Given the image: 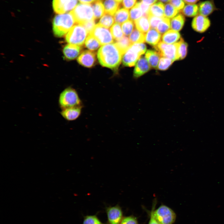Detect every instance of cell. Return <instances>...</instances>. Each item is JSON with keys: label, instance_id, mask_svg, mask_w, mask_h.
Returning a JSON list of instances; mask_svg holds the SVG:
<instances>
[{"label": "cell", "instance_id": "cell-31", "mask_svg": "<svg viewBox=\"0 0 224 224\" xmlns=\"http://www.w3.org/2000/svg\"><path fill=\"white\" fill-rule=\"evenodd\" d=\"M115 43L123 55L133 44L129 38L127 36H124L119 40H117Z\"/></svg>", "mask_w": 224, "mask_h": 224}, {"label": "cell", "instance_id": "cell-26", "mask_svg": "<svg viewBox=\"0 0 224 224\" xmlns=\"http://www.w3.org/2000/svg\"><path fill=\"white\" fill-rule=\"evenodd\" d=\"M95 20L100 18L104 13L105 8L102 0H98L91 5Z\"/></svg>", "mask_w": 224, "mask_h": 224}, {"label": "cell", "instance_id": "cell-13", "mask_svg": "<svg viewBox=\"0 0 224 224\" xmlns=\"http://www.w3.org/2000/svg\"><path fill=\"white\" fill-rule=\"evenodd\" d=\"M77 61L79 64L84 67L91 68L96 63V54L91 51H84L78 56Z\"/></svg>", "mask_w": 224, "mask_h": 224}, {"label": "cell", "instance_id": "cell-32", "mask_svg": "<svg viewBox=\"0 0 224 224\" xmlns=\"http://www.w3.org/2000/svg\"><path fill=\"white\" fill-rule=\"evenodd\" d=\"M170 27V19L164 16L158 25L156 29L161 34H162L168 31Z\"/></svg>", "mask_w": 224, "mask_h": 224}, {"label": "cell", "instance_id": "cell-48", "mask_svg": "<svg viewBox=\"0 0 224 224\" xmlns=\"http://www.w3.org/2000/svg\"><path fill=\"white\" fill-rule=\"evenodd\" d=\"M79 1L82 3L90 4L98 0H78Z\"/></svg>", "mask_w": 224, "mask_h": 224}, {"label": "cell", "instance_id": "cell-2", "mask_svg": "<svg viewBox=\"0 0 224 224\" xmlns=\"http://www.w3.org/2000/svg\"><path fill=\"white\" fill-rule=\"evenodd\" d=\"M75 23L74 19L70 12L56 15L52 22L54 34L57 37L63 36L69 31Z\"/></svg>", "mask_w": 224, "mask_h": 224}, {"label": "cell", "instance_id": "cell-24", "mask_svg": "<svg viewBox=\"0 0 224 224\" xmlns=\"http://www.w3.org/2000/svg\"><path fill=\"white\" fill-rule=\"evenodd\" d=\"M164 4L162 2H158L155 3L150 6L148 15L159 17H164Z\"/></svg>", "mask_w": 224, "mask_h": 224}, {"label": "cell", "instance_id": "cell-15", "mask_svg": "<svg viewBox=\"0 0 224 224\" xmlns=\"http://www.w3.org/2000/svg\"><path fill=\"white\" fill-rule=\"evenodd\" d=\"M82 107L83 106H76L63 109L60 112V114L67 120H75L81 115Z\"/></svg>", "mask_w": 224, "mask_h": 224}, {"label": "cell", "instance_id": "cell-21", "mask_svg": "<svg viewBox=\"0 0 224 224\" xmlns=\"http://www.w3.org/2000/svg\"><path fill=\"white\" fill-rule=\"evenodd\" d=\"M105 13L113 15L119 9L121 5L115 0H105L103 3Z\"/></svg>", "mask_w": 224, "mask_h": 224}, {"label": "cell", "instance_id": "cell-18", "mask_svg": "<svg viewBox=\"0 0 224 224\" xmlns=\"http://www.w3.org/2000/svg\"><path fill=\"white\" fill-rule=\"evenodd\" d=\"M161 37V34L157 30L152 28L145 34V41L154 47L160 42Z\"/></svg>", "mask_w": 224, "mask_h": 224}, {"label": "cell", "instance_id": "cell-5", "mask_svg": "<svg viewBox=\"0 0 224 224\" xmlns=\"http://www.w3.org/2000/svg\"><path fill=\"white\" fill-rule=\"evenodd\" d=\"M70 13L77 24L82 25L86 22L95 20L92 6L90 4L79 3Z\"/></svg>", "mask_w": 224, "mask_h": 224}, {"label": "cell", "instance_id": "cell-41", "mask_svg": "<svg viewBox=\"0 0 224 224\" xmlns=\"http://www.w3.org/2000/svg\"><path fill=\"white\" fill-rule=\"evenodd\" d=\"M120 224H139L136 217L133 215L124 217Z\"/></svg>", "mask_w": 224, "mask_h": 224}, {"label": "cell", "instance_id": "cell-11", "mask_svg": "<svg viewBox=\"0 0 224 224\" xmlns=\"http://www.w3.org/2000/svg\"><path fill=\"white\" fill-rule=\"evenodd\" d=\"M77 3V0H53L52 5L56 13L62 14L72 10Z\"/></svg>", "mask_w": 224, "mask_h": 224}, {"label": "cell", "instance_id": "cell-42", "mask_svg": "<svg viewBox=\"0 0 224 224\" xmlns=\"http://www.w3.org/2000/svg\"><path fill=\"white\" fill-rule=\"evenodd\" d=\"M170 4L175 8L180 11L184 7V2L183 0H170Z\"/></svg>", "mask_w": 224, "mask_h": 224}, {"label": "cell", "instance_id": "cell-43", "mask_svg": "<svg viewBox=\"0 0 224 224\" xmlns=\"http://www.w3.org/2000/svg\"><path fill=\"white\" fill-rule=\"evenodd\" d=\"M136 1L137 0H123L122 5L125 8L129 9L135 6Z\"/></svg>", "mask_w": 224, "mask_h": 224}, {"label": "cell", "instance_id": "cell-3", "mask_svg": "<svg viewBox=\"0 0 224 224\" xmlns=\"http://www.w3.org/2000/svg\"><path fill=\"white\" fill-rule=\"evenodd\" d=\"M58 103L62 109L76 106H83L82 102L77 91L71 87L64 89L60 94Z\"/></svg>", "mask_w": 224, "mask_h": 224}, {"label": "cell", "instance_id": "cell-51", "mask_svg": "<svg viewBox=\"0 0 224 224\" xmlns=\"http://www.w3.org/2000/svg\"></svg>", "mask_w": 224, "mask_h": 224}, {"label": "cell", "instance_id": "cell-50", "mask_svg": "<svg viewBox=\"0 0 224 224\" xmlns=\"http://www.w3.org/2000/svg\"><path fill=\"white\" fill-rule=\"evenodd\" d=\"M118 2L120 3L123 0H115Z\"/></svg>", "mask_w": 224, "mask_h": 224}, {"label": "cell", "instance_id": "cell-35", "mask_svg": "<svg viewBox=\"0 0 224 224\" xmlns=\"http://www.w3.org/2000/svg\"><path fill=\"white\" fill-rule=\"evenodd\" d=\"M114 19L112 15L105 13L100 19L99 24L106 28L110 27L113 24Z\"/></svg>", "mask_w": 224, "mask_h": 224}, {"label": "cell", "instance_id": "cell-47", "mask_svg": "<svg viewBox=\"0 0 224 224\" xmlns=\"http://www.w3.org/2000/svg\"><path fill=\"white\" fill-rule=\"evenodd\" d=\"M184 2L188 4H195L199 0H183Z\"/></svg>", "mask_w": 224, "mask_h": 224}, {"label": "cell", "instance_id": "cell-10", "mask_svg": "<svg viewBox=\"0 0 224 224\" xmlns=\"http://www.w3.org/2000/svg\"><path fill=\"white\" fill-rule=\"evenodd\" d=\"M105 211L107 215L106 224H120L124 217L123 211L119 204L106 207Z\"/></svg>", "mask_w": 224, "mask_h": 224}, {"label": "cell", "instance_id": "cell-27", "mask_svg": "<svg viewBox=\"0 0 224 224\" xmlns=\"http://www.w3.org/2000/svg\"><path fill=\"white\" fill-rule=\"evenodd\" d=\"M181 12L184 15L186 16L195 17L199 14L198 6L195 4H188L184 7Z\"/></svg>", "mask_w": 224, "mask_h": 224}, {"label": "cell", "instance_id": "cell-30", "mask_svg": "<svg viewBox=\"0 0 224 224\" xmlns=\"http://www.w3.org/2000/svg\"><path fill=\"white\" fill-rule=\"evenodd\" d=\"M143 16V13L140 6V2L136 3L129 12V16L131 20L134 21Z\"/></svg>", "mask_w": 224, "mask_h": 224}, {"label": "cell", "instance_id": "cell-28", "mask_svg": "<svg viewBox=\"0 0 224 224\" xmlns=\"http://www.w3.org/2000/svg\"><path fill=\"white\" fill-rule=\"evenodd\" d=\"M100 45H101L99 41L91 34H89L86 39L85 42V47L91 51L97 50Z\"/></svg>", "mask_w": 224, "mask_h": 224}, {"label": "cell", "instance_id": "cell-7", "mask_svg": "<svg viewBox=\"0 0 224 224\" xmlns=\"http://www.w3.org/2000/svg\"><path fill=\"white\" fill-rule=\"evenodd\" d=\"M155 208L153 215L160 224H173L175 222L176 215L171 208L164 204H161L156 209Z\"/></svg>", "mask_w": 224, "mask_h": 224}, {"label": "cell", "instance_id": "cell-40", "mask_svg": "<svg viewBox=\"0 0 224 224\" xmlns=\"http://www.w3.org/2000/svg\"><path fill=\"white\" fill-rule=\"evenodd\" d=\"M148 18L150 22V26L152 28L156 29V27L162 20L163 17H159L148 15Z\"/></svg>", "mask_w": 224, "mask_h": 224}, {"label": "cell", "instance_id": "cell-22", "mask_svg": "<svg viewBox=\"0 0 224 224\" xmlns=\"http://www.w3.org/2000/svg\"><path fill=\"white\" fill-rule=\"evenodd\" d=\"M134 22L137 29L141 32L144 33L150 30V25L148 17L142 16Z\"/></svg>", "mask_w": 224, "mask_h": 224}, {"label": "cell", "instance_id": "cell-9", "mask_svg": "<svg viewBox=\"0 0 224 224\" xmlns=\"http://www.w3.org/2000/svg\"><path fill=\"white\" fill-rule=\"evenodd\" d=\"M89 34L95 37L101 45L112 43L114 39L110 30L98 23L95 25Z\"/></svg>", "mask_w": 224, "mask_h": 224}, {"label": "cell", "instance_id": "cell-44", "mask_svg": "<svg viewBox=\"0 0 224 224\" xmlns=\"http://www.w3.org/2000/svg\"><path fill=\"white\" fill-rule=\"evenodd\" d=\"M156 202L155 200L153 202L152 209L149 214H150V220L148 224H160L154 217L153 214V210L155 208Z\"/></svg>", "mask_w": 224, "mask_h": 224}, {"label": "cell", "instance_id": "cell-8", "mask_svg": "<svg viewBox=\"0 0 224 224\" xmlns=\"http://www.w3.org/2000/svg\"><path fill=\"white\" fill-rule=\"evenodd\" d=\"M178 44V42L174 44H168L160 41L154 47L161 57L170 58L174 61L179 60Z\"/></svg>", "mask_w": 224, "mask_h": 224}, {"label": "cell", "instance_id": "cell-4", "mask_svg": "<svg viewBox=\"0 0 224 224\" xmlns=\"http://www.w3.org/2000/svg\"><path fill=\"white\" fill-rule=\"evenodd\" d=\"M147 49L146 45L143 43L133 44L123 55L122 63L124 66L131 67L135 65L141 55Z\"/></svg>", "mask_w": 224, "mask_h": 224}, {"label": "cell", "instance_id": "cell-20", "mask_svg": "<svg viewBox=\"0 0 224 224\" xmlns=\"http://www.w3.org/2000/svg\"><path fill=\"white\" fill-rule=\"evenodd\" d=\"M160 54L157 51L152 50H148L145 55V57L149 65L153 68H157L160 57Z\"/></svg>", "mask_w": 224, "mask_h": 224}, {"label": "cell", "instance_id": "cell-36", "mask_svg": "<svg viewBox=\"0 0 224 224\" xmlns=\"http://www.w3.org/2000/svg\"><path fill=\"white\" fill-rule=\"evenodd\" d=\"M110 30L114 39L118 40L123 36V33L120 25L118 23L114 24L110 28Z\"/></svg>", "mask_w": 224, "mask_h": 224}, {"label": "cell", "instance_id": "cell-45", "mask_svg": "<svg viewBox=\"0 0 224 224\" xmlns=\"http://www.w3.org/2000/svg\"><path fill=\"white\" fill-rule=\"evenodd\" d=\"M95 20H93L86 22L82 25L86 29L89 34L92 30L95 25Z\"/></svg>", "mask_w": 224, "mask_h": 224}, {"label": "cell", "instance_id": "cell-46", "mask_svg": "<svg viewBox=\"0 0 224 224\" xmlns=\"http://www.w3.org/2000/svg\"><path fill=\"white\" fill-rule=\"evenodd\" d=\"M157 0H142L141 2L143 4L151 6V5L155 3Z\"/></svg>", "mask_w": 224, "mask_h": 224}, {"label": "cell", "instance_id": "cell-19", "mask_svg": "<svg viewBox=\"0 0 224 224\" xmlns=\"http://www.w3.org/2000/svg\"><path fill=\"white\" fill-rule=\"evenodd\" d=\"M180 38V35L179 32L172 30L164 33L161 37L162 41L168 44H174Z\"/></svg>", "mask_w": 224, "mask_h": 224}, {"label": "cell", "instance_id": "cell-17", "mask_svg": "<svg viewBox=\"0 0 224 224\" xmlns=\"http://www.w3.org/2000/svg\"><path fill=\"white\" fill-rule=\"evenodd\" d=\"M199 14L205 16L211 14L216 8L212 0L201 2L198 5Z\"/></svg>", "mask_w": 224, "mask_h": 224}, {"label": "cell", "instance_id": "cell-16", "mask_svg": "<svg viewBox=\"0 0 224 224\" xmlns=\"http://www.w3.org/2000/svg\"><path fill=\"white\" fill-rule=\"evenodd\" d=\"M82 50L81 46L71 44H67L63 49L64 58L67 60H73L79 55Z\"/></svg>", "mask_w": 224, "mask_h": 224}, {"label": "cell", "instance_id": "cell-34", "mask_svg": "<svg viewBox=\"0 0 224 224\" xmlns=\"http://www.w3.org/2000/svg\"><path fill=\"white\" fill-rule=\"evenodd\" d=\"M179 11L172 4L167 3L165 7L164 16L168 18H173L178 13Z\"/></svg>", "mask_w": 224, "mask_h": 224}, {"label": "cell", "instance_id": "cell-38", "mask_svg": "<svg viewBox=\"0 0 224 224\" xmlns=\"http://www.w3.org/2000/svg\"><path fill=\"white\" fill-rule=\"evenodd\" d=\"M174 61L171 59L164 57H161L157 69L161 70L167 69Z\"/></svg>", "mask_w": 224, "mask_h": 224}, {"label": "cell", "instance_id": "cell-33", "mask_svg": "<svg viewBox=\"0 0 224 224\" xmlns=\"http://www.w3.org/2000/svg\"><path fill=\"white\" fill-rule=\"evenodd\" d=\"M178 42L179 44L178 51L179 60H182L187 55L188 45L181 38Z\"/></svg>", "mask_w": 224, "mask_h": 224}, {"label": "cell", "instance_id": "cell-23", "mask_svg": "<svg viewBox=\"0 0 224 224\" xmlns=\"http://www.w3.org/2000/svg\"><path fill=\"white\" fill-rule=\"evenodd\" d=\"M185 21L183 15L179 14L172 18L170 21V28L173 30L179 31L182 28Z\"/></svg>", "mask_w": 224, "mask_h": 224}, {"label": "cell", "instance_id": "cell-12", "mask_svg": "<svg viewBox=\"0 0 224 224\" xmlns=\"http://www.w3.org/2000/svg\"><path fill=\"white\" fill-rule=\"evenodd\" d=\"M211 23L207 16L201 15L195 16L192 21V27L195 31L199 33L205 32L209 28Z\"/></svg>", "mask_w": 224, "mask_h": 224}, {"label": "cell", "instance_id": "cell-1", "mask_svg": "<svg viewBox=\"0 0 224 224\" xmlns=\"http://www.w3.org/2000/svg\"><path fill=\"white\" fill-rule=\"evenodd\" d=\"M123 55L115 43L101 46L97 54L98 61L102 66L116 70L120 65Z\"/></svg>", "mask_w": 224, "mask_h": 224}, {"label": "cell", "instance_id": "cell-49", "mask_svg": "<svg viewBox=\"0 0 224 224\" xmlns=\"http://www.w3.org/2000/svg\"><path fill=\"white\" fill-rule=\"evenodd\" d=\"M161 2L163 3H167L169 2L170 0H159Z\"/></svg>", "mask_w": 224, "mask_h": 224}, {"label": "cell", "instance_id": "cell-37", "mask_svg": "<svg viewBox=\"0 0 224 224\" xmlns=\"http://www.w3.org/2000/svg\"><path fill=\"white\" fill-rule=\"evenodd\" d=\"M134 23L132 20H128L123 23L122 29L124 34L126 36L130 35L134 30Z\"/></svg>", "mask_w": 224, "mask_h": 224}, {"label": "cell", "instance_id": "cell-14", "mask_svg": "<svg viewBox=\"0 0 224 224\" xmlns=\"http://www.w3.org/2000/svg\"><path fill=\"white\" fill-rule=\"evenodd\" d=\"M151 66L148 62L143 57L139 58L136 63L133 71V77L137 78L148 72Z\"/></svg>", "mask_w": 224, "mask_h": 224}, {"label": "cell", "instance_id": "cell-25", "mask_svg": "<svg viewBox=\"0 0 224 224\" xmlns=\"http://www.w3.org/2000/svg\"><path fill=\"white\" fill-rule=\"evenodd\" d=\"M114 15L115 22L119 24L127 21L130 17L128 10L125 8H119Z\"/></svg>", "mask_w": 224, "mask_h": 224}, {"label": "cell", "instance_id": "cell-39", "mask_svg": "<svg viewBox=\"0 0 224 224\" xmlns=\"http://www.w3.org/2000/svg\"><path fill=\"white\" fill-rule=\"evenodd\" d=\"M82 224H105L102 223L97 216L94 215H86L84 217Z\"/></svg>", "mask_w": 224, "mask_h": 224}, {"label": "cell", "instance_id": "cell-29", "mask_svg": "<svg viewBox=\"0 0 224 224\" xmlns=\"http://www.w3.org/2000/svg\"><path fill=\"white\" fill-rule=\"evenodd\" d=\"M145 34L135 29L130 35L129 39L132 44L143 43L145 41Z\"/></svg>", "mask_w": 224, "mask_h": 224}, {"label": "cell", "instance_id": "cell-6", "mask_svg": "<svg viewBox=\"0 0 224 224\" xmlns=\"http://www.w3.org/2000/svg\"><path fill=\"white\" fill-rule=\"evenodd\" d=\"M89 34L82 25L77 24L69 31L65 36L66 41L69 44L82 46Z\"/></svg>", "mask_w": 224, "mask_h": 224}]
</instances>
